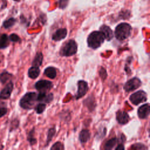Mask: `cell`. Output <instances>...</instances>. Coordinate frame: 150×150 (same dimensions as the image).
Masks as SVG:
<instances>
[{
  "mask_svg": "<svg viewBox=\"0 0 150 150\" xmlns=\"http://www.w3.org/2000/svg\"><path fill=\"white\" fill-rule=\"evenodd\" d=\"M13 84L12 81H9L0 92V98L2 100L8 99L13 91Z\"/></svg>",
  "mask_w": 150,
  "mask_h": 150,
  "instance_id": "9c48e42d",
  "label": "cell"
},
{
  "mask_svg": "<svg viewBox=\"0 0 150 150\" xmlns=\"http://www.w3.org/2000/svg\"><path fill=\"white\" fill-rule=\"evenodd\" d=\"M115 150H122V149H124V146L122 144H119L115 148Z\"/></svg>",
  "mask_w": 150,
  "mask_h": 150,
  "instance_id": "836d02e7",
  "label": "cell"
},
{
  "mask_svg": "<svg viewBox=\"0 0 150 150\" xmlns=\"http://www.w3.org/2000/svg\"><path fill=\"white\" fill-rule=\"evenodd\" d=\"M7 108L5 107H0V118L4 117L7 113Z\"/></svg>",
  "mask_w": 150,
  "mask_h": 150,
  "instance_id": "d6a6232c",
  "label": "cell"
},
{
  "mask_svg": "<svg viewBox=\"0 0 150 150\" xmlns=\"http://www.w3.org/2000/svg\"><path fill=\"white\" fill-rule=\"evenodd\" d=\"M147 100L146 93L143 90H139L129 96V101L134 105H138L140 103L145 102Z\"/></svg>",
  "mask_w": 150,
  "mask_h": 150,
  "instance_id": "5b68a950",
  "label": "cell"
},
{
  "mask_svg": "<svg viewBox=\"0 0 150 150\" xmlns=\"http://www.w3.org/2000/svg\"><path fill=\"white\" fill-rule=\"evenodd\" d=\"M44 74L46 76L51 79H54L57 75L56 69L53 67H47L45 69Z\"/></svg>",
  "mask_w": 150,
  "mask_h": 150,
  "instance_id": "e0dca14e",
  "label": "cell"
},
{
  "mask_svg": "<svg viewBox=\"0 0 150 150\" xmlns=\"http://www.w3.org/2000/svg\"><path fill=\"white\" fill-rule=\"evenodd\" d=\"M100 30L103 33L105 37V39L107 40H111L113 37H114V33L111 29L108 26L105 25H102L100 28Z\"/></svg>",
  "mask_w": 150,
  "mask_h": 150,
  "instance_id": "5bb4252c",
  "label": "cell"
},
{
  "mask_svg": "<svg viewBox=\"0 0 150 150\" xmlns=\"http://www.w3.org/2000/svg\"><path fill=\"white\" fill-rule=\"evenodd\" d=\"M16 20L14 18H10L8 19L5 20L4 23H3V26L5 29H8L10 28L11 27L13 26L15 23H16Z\"/></svg>",
  "mask_w": 150,
  "mask_h": 150,
  "instance_id": "603a6c76",
  "label": "cell"
},
{
  "mask_svg": "<svg viewBox=\"0 0 150 150\" xmlns=\"http://www.w3.org/2000/svg\"><path fill=\"white\" fill-rule=\"evenodd\" d=\"M84 103L90 111H93L96 106L94 97L93 96H88L86 100L84 101Z\"/></svg>",
  "mask_w": 150,
  "mask_h": 150,
  "instance_id": "ffe728a7",
  "label": "cell"
},
{
  "mask_svg": "<svg viewBox=\"0 0 150 150\" xmlns=\"http://www.w3.org/2000/svg\"><path fill=\"white\" fill-rule=\"evenodd\" d=\"M56 133V129L55 128H51L49 129L48 132H47V139H46V142H47V145H48L50 142L51 141V140L52 139V138H53L54 135H55Z\"/></svg>",
  "mask_w": 150,
  "mask_h": 150,
  "instance_id": "d4e9b609",
  "label": "cell"
},
{
  "mask_svg": "<svg viewBox=\"0 0 150 150\" xmlns=\"http://www.w3.org/2000/svg\"><path fill=\"white\" fill-rule=\"evenodd\" d=\"M9 39L10 41H12L13 42H18L21 41V39H20L19 36L15 33L11 34L9 36Z\"/></svg>",
  "mask_w": 150,
  "mask_h": 150,
  "instance_id": "f1b7e54d",
  "label": "cell"
},
{
  "mask_svg": "<svg viewBox=\"0 0 150 150\" xmlns=\"http://www.w3.org/2000/svg\"><path fill=\"white\" fill-rule=\"evenodd\" d=\"M99 74H100V76L101 77V78L104 80V79H105V78L107 77V71L105 70V69L103 67H101V69H100L99 70Z\"/></svg>",
  "mask_w": 150,
  "mask_h": 150,
  "instance_id": "4dcf8cb0",
  "label": "cell"
},
{
  "mask_svg": "<svg viewBox=\"0 0 150 150\" xmlns=\"http://www.w3.org/2000/svg\"><path fill=\"white\" fill-rule=\"evenodd\" d=\"M117 142H118V139L117 138H112L109 139L105 143L104 149L106 150L112 149L114 147V146L117 144Z\"/></svg>",
  "mask_w": 150,
  "mask_h": 150,
  "instance_id": "7402d4cb",
  "label": "cell"
},
{
  "mask_svg": "<svg viewBox=\"0 0 150 150\" xmlns=\"http://www.w3.org/2000/svg\"><path fill=\"white\" fill-rule=\"evenodd\" d=\"M69 0H60L59 1V8L61 9L65 8L69 2Z\"/></svg>",
  "mask_w": 150,
  "mask_h": 150,
  "instance_id": "1f68e13d",
  "label": "cell"
},
{
  "mask_svg": "<svg viewBox=\"0 0 150 150\" xmlns=\"http://www.w3.org/2000/svg\"><path fill=\"white\" fill-rule=\"evenodd\" d=\"M12 74L9 73L7 71H4L1 73H0V82L2 84H5L12 77Z\"/></svg>",
  "mask_w": 150,
  "mask_h": 150,
  "instance_id": "44dd1931",
  "label": "cell"
},
{
  "mask_svg": "<svg viewBox=\"0 0 150 150\" xmlns=\"http://www.w3.org/2000/svg\"><path fill=\"white\" fill-rule=\"evenodd\" d=\"M45 108H46V104L40 103H39L38 105H36V106L35 108V110L37 114H41L45 111Z\"/></svg>",
  "mask_w": 150,
  "mask_h": 150,
  "instance_id": "484cf974",
  "label": "cell"
},
{
  "mask_svg": "<svg viewBox=\"0 0 150 150\" xmlns=\"http://www.w3.org/2000/svg\"><path fill=\"white\" fill-rule=\"evenodd\" d=\"M141 81L139 79L133 77L125 83L124 89L126 92H130L139 88L141 86Z\"/></svg>",
  "mask_w": 150,
  "mask_h": 150,
  "instance_id": "8992f818",
  "label": "cell"
},
{
  "mask_svg": "<svg viewBox=\"0 0 150 150\" xmlns=\"http://www.w3.org/2000/svg\"><path fill=\"white\" fill-rule=\"evenodd\" d=\"M131 148L132 149H139V150H141V149H147L148 148L144 144H141V143H137V144H135L134 145H132L131 147Z\"/></svg>",
  "mask_w": 150,
  "mask_h": 150,
  "instance_id": "4316f807",
  "label": "cell"
},
{
  "mask_svg": "<svg viewBox=\"0 0 150 150\" xmlns=\"http://www.w3.org/2000/svg\"><path fill=\"white\" fill-rule=\"evenodd\" d=\"M40 73V70L39 67L32 66L29 69L28 74V76L30 79H35L39 76Z\"/></svg>",
  "mask_w": 150,
  "mask_h": 150,
  "instance_id": "2e32d148",
  "label": "cell"
},
{
  "mask_svg": "<svg viewBox=\"0 0 150 150\" xmlns=\"http://www.w3.org/2000/svg\"><path fill=\"white\" fill-rule=\"evenodd\" d=\"M43 59V56L42 52H38L36 53L33 61L32 63V65L33 66L39 67L42 64Z\"/></svg>",
  "mask_w": 150,
  "mask_h": 150,
  "instance_id": "ac0fdd59",
  "label": "cell"
},
{
  "mask_svg": "<svg viewBox=\"0 0 150 150\" xmlns=\"http://www.w3.org/2000/svg\"><path fill=\"white\" fill-rule=\"evenodd\" d=\"M77 92L75 96L77 100L83 97L88 91V86L87 83L84 80H79L77 83Z\"/></svg>",
  "mask_w": 150,
  "mask_h": 150,
  "instance_id": "ba28073f",
  "label": "cell"
},
{
  "mask_svg": "<svg viewBox=\"0 0 150 150\" xmlns=\"http://www.w3.org/2000/svg\"><path fill=\"white\" fill-rule=\"evenodd\" d=\"M38 94L35 92L26 93L20 100L19 105L23 109L30 110L33 108L37 101Z\"/></svg>",
  "mask_w": 150,
  "mask_h": 150,
  "instance_id": "3957f363",
  "label": "cell"
},
{
  "mask_svg": "<svg viewBox=\"0 0 150 150\" xmlns=\"http://www.w3.org/2000/svg\"><path fill=\"white\" fill-rule=\"evenodd\" d=\"M77 51V44L75 40H68L61 48L60 54L62 56H71L75 54Z\"/></svg>",
  "mask_w": 150,
  "mask_h": 150,
  "instance_id": "277c9868",
  "label": "cell"
},
{
  "mask_svg": "<svg viewBox=\"0 0 150 150\" xmlns=\"http://www.w3.org/2000/svg\"><path fill=\"white\" fill-rule=\"evenodd\" d=\"M91 137V133L89 130L88 129H83L79 134V141L81 144H85L86 143Z\"/></svg>",
  "mask_w": 150,
  "mask_h": 150,
  "instance_id": "9a60e30c",
  "label": "cell"
},
{
  "mask_svg": "<svg viewBox=\"0 0 150 150\" xmlns=\"http://www.w3.org/2000/svg\"><path fill=\"white\" fill-rule=\"evenodd\" d=\"M67 34V30L66 28H60L57 29L52 35V39L54 41H59L64 39Z\"/></svg>",
  "mask_w": 150,
  "mask_h": 150,
  "instance_id": "4fadbf2b",
  "label": "cell"
},
{
  "mask_svg": "<svg viewBox=\"0 0 150 150\" xmlns=\"http://www.w3.org/2000/svg\"><path fill=\"white\" fill-rule=\"evenodd\" d=\"M149 104L148 103L143 104L139 107L137 114L138 116L140 119H145L148 117L149 115Z\"/></svg>",
  "mask_w": 150,
  "mask_h": 150,
  "instance_id": "30bf717a",
  "label": "cell"
},
{
  "mask_svg": "<svg viewBox=\"0 0 150 150\" xmlns=\"http://www.w3.org/2000/svg\"><path fill=\"white\" fill-rule=\"evenodd\" d=\"M105 37L103 33L100 31H93L88 36L87 42L89 47L93 49H96L101 46L104 43Z\"/></svg>",
  "mask_w": 150,
  "mask_h": 150,
  "instance_id": "6da1fadb",
  "label": "cell"
},
{
  "mask_svg": "<svg viewBox=\"0 0 150 150\" xmlns=\"http://www.w3.org/2000/svg\"><path fill=\"white\" fill-rule=\"evenodd\" d=\"M116 119L120 124L124 125L129 121L130 118L127 112L124 111H118L116 114Z\"/></svg>",
  "mask_w": 150,
  "mask_h": 150,
  "instance_id": "8fae6325",
  "label": "cell"
},
{
  "mask_svg": "<svg viewBox=\"0 0 150 150\" xmlns=\"http://www.w3.org/2000/svg\"><path fill=\"white\" fill-rule=\"evenodd\" d=\"M53 84L50 81L46 80H40L38 81L35 84V88L39 92L47 93L52 87Z\"/></svg>",
  "mask_w": 150,
  "mask_h": 150,
  "instance_id": "52a82bcc",
  "label": "cell"
},
{
  "mask_svg": "<svg viewBox=\"0 0 150 150\" xmlns=\"http://www.w3.org/2000/svg\"><path fill=\"white\" fill-rule=\"evenodd\" d=\"M13 1H14L15 2H19L21 0H13Z\"/></svg>",
  "mask_w": 150,
  "mask_h": 150,
  "instance_id": "d590c367",
  "label": "cell"
},
{
  "mask_svg": "<svg viewBox=\"0 0 150 150\" xmlns=\"http://www.w3.org/2000/svg\"><path fill=\"white\" fill-rule=\"evenodd\" d=\"M34 134H35V128H33L29 132V133L28 134V141L29 142V143L31 145H33L37 142L36 139L34 137Z\"/></svg>",
  "mask_w": 150,
  "mask_h": 150,
  "instance_id": "cb8c5ba5",
  "label": "cell"
},
{
  "mask_svg": "<svg viewBox=\"0 0 150 150\" xmlns=\"http://www.w3.org/2000/svg\"><path fill=\"white\" fill-rule=\"evenodd\" d=\"M130 16V12L129 11H121L120 13V16L123 19H126L128 18Z\"/></svg>",
  "mask_w": 150,
  "mask_h": 150,
  "instance_id": "f546056e",
  "label": "cell"
},
{
  "mask_svg": "<svg viewBox=\"0 0 150 150\" xmlns=\"http://www.w3.org/2000/svg\"><path fill=\"white\" fill-rule=\"evenodd\" d=\"M132 30L131 26L127 23L122 22L117 26L114 35L116 39L120 41L127 39L131 35Z\"/></svg>",
  "mask_w": 150,
  "mask_h": 150,
  "instance_id": "7a4b0ae2",
  "label": "cell"
},
{
  "mask_svg": "<svg viewBox=\"0 0 150 150\" xmlns=\"http://www.w3.org/2000/svg\"><path fill=\"white\" fill-rule=\"evenodd\" d=\"M9 45V39L6 34H2L0 36V49H5Z\"/></svg>",
  "mask_w": 150,
  "mask_h": 150,
  "instance_id": "d6986e66",
  "label": "cell"
},
{
  "mask_svg": "<svg viewBox=\"0 0 150 150\" xmlns=\"http://www.w3.org/2000/svg\"><path fill=\"white\" fill-rule=\"evenodd\" d=\"M3 59H4V55H3L2 53H0V63L2 61Z\"/></svg>",
  "mask_w": 150,
  "mask_h": 150,
  "instance_id": "e575fe53",
  "label": "cell"
},
{
  "mask_svg": "<svg viewBox=\"0 0 150 150\" xmlns=\"http://www.w3.org/2000/svg\"><path fill=\"white\" fill-rule=\"evenodd\" d=\"M53 99V94L52 93L47 94V93L39 92L37 96V101L40 103H49Z\"/></svg>",
  "mask_w": 150,
  "mask_h": 150,
  "instance_id": "7c38bea8",
  "label": "cell"
},
{
  "mask_svg": "<svg viewBox=\"0 0 150 150\" xmlns=\"http://www.w3.org/2000/svg\"><path fill=\"white\" fill-rule=\"evenodd\" d=\"M64 147L62 143H61L60 142H57L56 143H54L52 146L50 148V149L52 150H62V149H64Z\"/></svg>",
  "mask_w": 150,
  "mask_h": 150,
  "instance_id": "83f0119b",
  "label": "cell"
}]
</instances>
